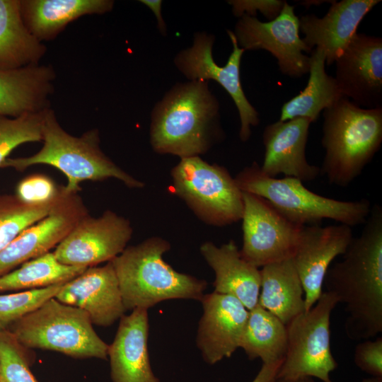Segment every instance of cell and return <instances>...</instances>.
I'll list each match as a JSON object with an SVG mask.
<instances>
[{
    "instance_id": "6da1fadb",
    "label": "cell",
    "mask_w": 382,
    "mask_h": 382,
    "mask_svg": "<svg viewBox=\"0 0 382 382\" xmlns=\"http://www.w3.org/2000/svg\"><path fill=\"white\" fill-rule=\"evenodd\" d=\"M362 231L324 279L326 291L345 305V330L352 340L382 332V207H371Z\"/></svg>"
},
{
    "instance_id": "7a4b0ae2",
    "label": "cell",
    "mask_w": 382,
    "mask_h": 382,
    "mask_svg": "<svg viewBox=\"0 0 382 382\" xmlns=\"http://www.w3.org/2000/svg\"><path fill=\"white\" fill-rule=\"evenodd\" d=\"M150 144L159 154L199 156L221 141L220 105L209 82L176 83L151 112Z\"/></svg>"
},
{
    "instance_id": "3957f363",
    "label": "cell",
    "mask_w": 382,
    "mask_h": 382,
    "mask_svg": "<svg viewBox=\"0 0 382 382\" xmlns=\"http://www.w3.org/2000/svg\"><path fill=\"white\" fill-rule=\"evenodd\" d=\"M42 148L25 157L8 158L0 168L23 171L30 166L45 164L60 170L66 178L63 186L68 193H78L83 181H100L115 178L130 188H141L144 183L134 178L108 157L100 148L98 129L79 137L67 132L50 108L45 111L42 125Z\"/></svg>"
},
{
    "instance_id": "277c9868",
    "label": "cell",
    "mask_w": 382,
    "mask_h": 382,
    "mask_svg": "<svg viewBox=\"0 0 382 382\" xmlns=\"http://www.w3.org/2000/svg\"><path fill=\"white\" fill-rule=\"evenodd\" d=\"M170 243L159 236L127 247L111 260L126 311L149 309L170 299L200 301L207 283L178 272L163 260Z\"/></svg>"
},
{
    "instance_id": "5b68a950",
    "label": "cell",
    "mask_w": 382,
    "mask_h": 382,
    "mask_svg": "<svg viewBox=\"0 0 382 382\" xmlns=\"http://www.w3.org/2000/svg\"><path fill=\"white\" fill-rule=\"evenodd\" d=\"M320 173L347 187L359 177L382 143V108H364L342 98L323 111Z\"/></svg>"
},
{
    "instance_id": "8992f818",
    "label": "cell",
    "mask_w": 382,
    "mask_h": 382,
    "mask_svg": "<svg viewBox=\"0 0 382 382\" xmlns=\"http://www.w3.org/2000/svg\"><path fill=\"white\" fill-rule=\"evenodd\" d=\"M234 179L242 192L262 197L286 219L301 226L332 219L353 227L364 224L371 209L367 199L337 200L312 192L297 178L270 177L256 161L245 167Z\"/></svg>"
},
{
    "instance_id": "52a82bcc",
    "label": "cell",
    "mask_w": 382,
    "mask_h": 382,
    "mask_svg": "<svg viewBox=\"0 0 382 382\" xmlns=\"http://www.w3.org/2000/svg\"><path fill=\"white\" fill-rule=\"evenodd\" d=\"M93 325L84 311L54 297L13 324L9 332L26 349L54 351L74 358L107 359L109 345Z\"/></svg>"
},
{
    "instance_id": "ba28073f",
    "label": "cell",
    "mask_w": 382,
    "mask_h": 382,
    "mask_svg": "<svg viewBox=\"0 0 382 382\" xmlns=\"http://www.w3.org/2000/svg\"><path fill=\"white\" fill-rule=\"evenodd\" d=\"M170 176L173 193L205 224L225 226L241 220L243 192L225 167L199 156L184 158Z\"/></svg>"
},
{
    "instance_id": "9c48e42d",
    "label": "cell",
    "mask_w": 382,
    "mask_h": 382,
    "mask_svg": "<svg viewBox=\"0 0 382 382\" xmlns=\"http://www.w3.org/2000/svg\"><path fill=\"white\" fill-rule=\"evenodd\" d=\"M336 296L324 291L314 306L286 326L287 347L277 378L311 377L333 382L337 368L330 347V316L338 303Z\"/></svg>"
},
{
    "instance_id": "30bf717a",
    "label": "cell",
    "mask_w": 382,
    "mask_h": 382,
    "mask_svg": "<svg viewBox=\"0 0 382 382\" xmlns=\"http://www.w3.org/2000/svg\"><path fill=\"white\" fill-rule=\"evenodd\" d=\"M227 34L233 50L224 66L215 62L212 55L215 37L205 31L196 32L192 45L180 50L175 56L173 62L188 81L214 80L224 88L238 112L240 139L247 141L251 135V127L260 122L259 114L245 96L241 82V62L245 50L238 45L233 31L228 30Z\"/></svg>"
},
{
    "instance_id": "8fae6325",
    "label": "cell",
    "mask_w": 382,
    "mask_h": 382,
    "mask_svg": "<svg viewBox=\"0 0 382 382\" xmlns=\"http://www.w3.org/2000/svg\"><path fill=\"white\" fill-rule=\"evenodd\" d=\"M299 18L287 2L273 20L262 22L243 15L233 31L238 45L245 50H263L277 61L280 71L291 78H300L309 71L311 50L299 35Z\"/></svg>"
},
{
    "instance_id": "7c38bea8",
    "label": "cell",
    "mask_w": 382,
    "mask_h": 382,
    "mask_svg": "<svg viewBox=\"0 0 382 382\" xmlns=\"http://www.w3.org/2000/svg\"><path fill=\"white\" fill-rule=\"evenodd\" d=\"M242 192V257L258 268L291 258L302 226L286 219L262 197Z\"/></svg>"
},
{
    "instance_id": "4fadbf2b",
    "label": "cell",
    "mask_w": 382,
    "mask_h": 382,
    "mask_svg": "<svg viewBox=\"0 0 382 382\" xmlns=\"http://www.w3.org/2000/svg\"><path fill=\"white\" fill-rule=\"evenodd\" d=\"M132 233L130 221L111 210L98 217L88 214L55 247L53 253L64 265L96 266L118 256L127 247Z\"/></svg>"
},
{
    "instance_id": "5bb4252c",
    "label": "cell",
    "mask_w": 382,
    "mask_h": 382,
    "mask_svg": "<svg viewBox=\"0 0 382 382\" xmlns=\"http://www.w3.org/2000/svg\"><path fill=\"white\" fill-rule=\"evenodd\" d=\"M88 214L79 193H68L62 186L59 199L50 212L23 230L0 251V277L50 252Z\"/></svg>"
},
{
    "instance_id": "9a60e30c",
    "label": "cell",
    "mask_w": 382,
    "mask_h": 382,
    "mask_svg": "<svg viewBox=\"0 0 382 382\" xmlns=\"http://www.w3.org/2000/svg\"><path fill=\"white\" fill-rule=\"evenodd\" d=\"M353 237L352 227L342 224L302 226L291 259L304 291L305 311L320 297L328 270L336 257L344 254Z\"/></svg>"
},
{
    "instance_id": "2e32d148",
    "label": "cell",
    "mask_w": 382,
    "mask_h": 382,
    "mask_svg": "<svg viewBox=\"0 0 382 382\" xmlns=\"http://www.w3.org/2000/svg\"><path fill=\"white\" fill-rule=\"evenodd\" d=\"M342 96L364 108H382V39L357 33L335 62Z\"/></svg>"
},
{
    "instance_id": "e0dca14e",
    "label": "cell",
    "mask_w": 382,
    "mask_h": 382,
    "mask_svg": "<svg viewBox=\"0 0 382 382\" xmlns=\"http://www.w3.org/2000/svg\"><path fill=\"white\" fill-rule=\"evenodd\" d=\"M200 301L203 313L196 342L204 361L213 365L240 348L249 311L235 297L214 291Z\"/></svg>"
},
{
    "instance_id": "ac0fdd59",
    "label": "cell",
    "mask_w": 382,
    "mask_h": 382,
    "mask_svg": "<svg viewBox=\"0 0 382 382\" xmlns=\"http://www.w3.org/2000/svg\"><path fill=\"white\" fill-rule=\"evenodd\" d=\"M55 298L84 311L93 324L102 327L112 325L126 311L111 261L87 267L64 283Z\"/></svg>"
},
{
    "instance_id": "d6986e66",
    "label": "cell",
    "mask_w": 382,
    "mask_h": 382,
    "mask_svg": "<svg viewBox=\"0 0 382 382\" xmlns=\"http://www.w3.org/2000/svg\"><path fill=\"white\" fill-rule=\"evenodd\" d=\"M311 121L298 117L278 120L266 126L262 134L265 147L261 170L276 178L279 174L301 181H312L320 174V167L308 163L306 148Z\"/></svg>"
},
{
    "instance_id": "ffe728a7",
    "label": "cell",
    "mask_w": 382,
    "mask_h": 382,
    "mask_svg": "<svg viewBox=\"0 0 382 382\" xmlns=\"http://www.w3.org/2000/svg\"><path fill=\"white\" fill-rule=\"evenodd\" d=\"M380 0L333 1L327 13L319 18L307 14L299 18V31L306 45L312 51L318 48L325 55V64L331 66L357 33L364 18Z\"/></svg>"
},
{
    "instance_id": "44dd1931",
    "label": "cell",
    "mask_w": 382,
    "mask_h": 382,
    "mask_svg": "<svg viewBox=\"0 0 382 382\" xmlns=\"http://www.w3.org/2000/svg\"><path fill=\"white\" fill-rule=\"evenodd\" d=\"M148 309L137 308L123 316L108 347L112 382H160L148 351Z\"/></svg>"
},
{
    "instance_id": "7402d4cb",
    "label": "cell",
    "mask_w": 382,
    "mask_h": 382,
    "mask_svg": "<svg viewBox=\"0 0 382 382\" xmlns=\"http://www.w3.org/2000/svg\"><path fill=\"white\" fill-rule=\"evenodd\" d=\"M56 72L52 65L0 69V115L18 117L50 108Z\"/></svg>"
},
{
    "instance_id": "603a6c76",
    "label": "cell",
    "mask_w": 382,
    "mask_h": 382,
    "mask_svg": "<svg viewBox=\"0 0 382 382\" xmlns=\"http://www.w3.org/2000/svg\"><path fill=\"white\" fill-rule=\"evenodd\" d=\"M199 250L214 272V292L235 297L248 311L258 304L260 270L242 257L234 241L219 247L207 241Z\"/></svg>"
},
{
    "instance_id": "cb8c5ba5",
    "label": "cell",
    "mask_w": 382,
    "mask_h": 382,
    "mask_svg": "<svg viewBox=\"0 0 382 382\" xmlns=\"http://www.w3.org/2000/svg\"><path fill=\"white\" fill-rule=\"evenodd\" d=\"M23 21L40 41L54 40L71 22L87 15H103L113 0H20Z\"/></svg>"
},
{
    "instance_id": "d4e9b609",
    "label": "cell",
    "mask_w": 382,
    "mask_h": 382,
    "mask_svg": "<svg viewBox=\"0 0 382 382\" xmlns=\"http://www.w3.org/2000/svg\"><path fill=\"white\" fill-rule=\"evenodd\" d=\"M258 304L284 325L305 311L304 291L291 258L260 270Z\"/></svg>"
},
{
    "instance_id": "484cf974",
    "label": "cell",
    "mask_w": 382,
    "mask_h": 382,
    "mask_svg": "<svg viewBox=\"0 0 382 382\" xmlns=\"http://www.w3.org/2000/svg\"><path fill=\"white\" fill-rule=\"evenodd\" d=\"M47 50L26 27L20 0H0V69L39 64Z\"/></svg>"
},
{
    "instance_id": "4316f807",
    "label": "cell",
    "mask_w": 382,
    "mask_h": 382,
    "mask_svg": "<svg viewBox=\"0 0 382 382\" xmlns=\"http://www.w3.org/2000/svg\"><path fill=\"white\" fill-rule=\"evenodd\" d=\"M309 78L305 88L284 103L281 108L280 121L306 118L316 122L320 113L345 98L335 77L325 71V55L315 48L310 53Z\"/></svg>"
},
{
    "instance_id": "83f0119b",
    "label": "cell",
    "mask_w": 382,
    "mask_h": 382,
    "mask_svg": "<svg viewBox=\"0 0 382 382\" xmlns=\"http://www.w3.org/2000/svg\"><path fill=\"white\" fill-rule=\"evenodd\" d=\"M286 347V325L259 304L250 310L240 342L248 359L265 364L282 362Z\"/></svg>"
},
{
    "instance_id": "f1b7e54d",
    "label": "cell",
    "mask_w": 382,
    "mask_h": 382,
    "mask_svg": "<svg viewBox=\"0 0 382 382\" xmlns=\"http://www.w3.org/2000/svg\"><path fill=\"white\" fill-rule=\"evenodd\" d=\"M87 267L64 265L48 252L0 277V291L30 290L64 284Z\"/></svg>"
},
{
    "instance_id": "f546056e",
    "label": "cell",
    "mask_w": 382,
    "mask_h": 382,
    "mask_svg": "<svg viewBox=\"0 0 382 382\" xmlns=\"http://www.w3.org/2000/svg\"><path fill=\"white\" fill-rule=\"evenodd\" d=\"M60 193L55 200L40 204L25 203L16 195H0V251L23 230L46 216L57 204Z\"/></svg>"
},
{
    "instance_id": "4dcf8cb0",
    "label": "cell",
    "mask_w": 382,
    "mask_h": 382,
    "mask_svg": "<svg viewBox=\"0 0 382 382\" xmlns=\"http://www.w3.org/2000/svg\"><path fill=\"white\" fill-rule=\"evenodd\" d=\"M44 112L25 114L18 117L0 115V167L18 146L42 141Z\"/></svg>"
},
{
    "instance_id": "1f68e13d",
    "label": "cell",
    "mask_w": 382,
    "mask_h": 382,
    "mask_svg": "<svg viewBox=\"0 0 382 382\" xmlns=\"http://www.w3.org/2000/svg\"><path fill=\"white\" fill-rule=\"evenodd\" d=\"M64 284L0 295V332L56 296Z\"/></svg>"
},
{
    "instance_id": "d6a6232c",
    "label": "cell",
    "mask_w": 382,
    "mask_h": 382,
    "mask_svg": "<svg viewBox=\"0 0 382 382\" xmlns=\"http://www.w3.org/2000/svg\"><path fill=\"white\" fill-rule=\"evenodd\" d=\"M25 349L8 330L0 332V382H38L30 369Z\"/></svg>"
},
{
    "instance_id": "836d02e7",
    "label": "cell",
    "mask_w": 382,
    "mask_h": 382,
    "mask_svg": "<svg viewBox=\"0 0 382 382\" xmlns=\"http://www.w3.org/2000/svg\"><path fill=\"white\" fill-rule=\"evenodd\" d=\"M61 187L57 186L54 181L43 174H33L22 179L16 187L18 198L32 204L51 202L59 196Z\"/></svg>"
},
{
    "instance_id": "e575fe53",
    "label": "cell",
    "mask_w": 382,
    "mask_h": 382,
    "mask_svg": "<svg viewBox=\"0 0 382 382\" xmlns=\"http://www.w3.org/2000/svg\"><path fill=\"white\" fill-rule=\"evenodd\" d=\"M354 361L371 377H382V337L364 340L354 349Z\"/></svg>"
},
{
    "instance_id": "d590c367",
    "label": "cell",
    "mask_w": 382,
    "mask_h": 382,
    "mask_svg": "<svg viewBox=\"0 0 382 382\" xmlns=\"http://www.w3.org/2000/svg\"><path fill=\"white\" fill-rule=\"evenodd\" d=\"M286 1L281 0H231L232 12L236 17L247 15L256 17L260 11L267 19H274L282 11Z\"/></svg>"
},
{
    "instance_id": "8d00e7d4",
    "label": "cell",
    "mask_w": 382,
    "mask_h": 382,
    "mask_svg": "<svg viewBox=\"0 0 382 382\" xmlns=\"http://www.w3.org/2000/svg\"><path fill=\"white\" fill-rule=\"evenodd\" d=\"M282 363L262 364L260 371L251 382H275Z\"/></svg>"
},
{
    "instance_id": "74e56055",
    "label": "cell",
    "mask_w": 382,
    "mask_h": 382,
    "mask_svg": "<svg viewBox=\"0 0 382 382\" xmlns=\"http://www.w3.org/2000/svg\"><path fill=\"white\" fill-rule=\"evenodd\" d=\"M139 1L146 6L154 13L156 20L158 30L163 36H166L167 27L161 14L163 1L161 0H140Z\"/></svg>"
},
{
    "instance_id": "f35d334b",
    "label": "cell",
    "mask_w": 382,
    "mask_h": 382,
    "mask_svg": "<svg viewBox=\"0 0 382 382\" xmlns=\"http://www.w3.org/2000/svg\"><path fill=\"white\" fill-rule=\"evenodd\" d=\"M275 382H316L314 378L311 377H303L298 378H277Z\"/></svg>"
},
{
    "instance_id": "ab89813d",
    "label": "cell",
    "mask_w": 382,
    "mask_h": 382,
    "mask_svg": "<svg viewBox=\"0 0 382 382\" xmlns=\"http://www.w3.org/2000/svg\"><path fill=\"white\" fill-rule=\"evenodd\" d=\"M361 382H382V377H370L363 379Z\"/></svg>"
},
{
    "instance_id": "60d3db41",
    "label": "cell",
    "mask_w": 382,
    "mask_h": 382,
    "mask_svg": "<svg viewBox=\"0 0 382 382\" xmlns=\"http://www.w3.org/2000/svg\"><path fill=\"white\" fill-rule=\"evenodd\" d=\"M0 378H1V365H0Z\"/></svg>"
}]
</instances>
